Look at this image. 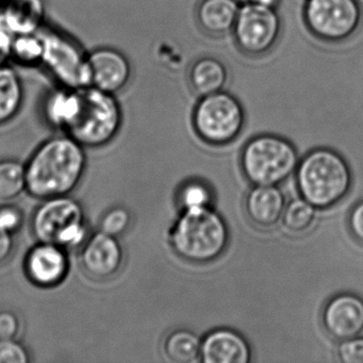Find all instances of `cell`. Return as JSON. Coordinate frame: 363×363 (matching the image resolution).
<instances>
[{
    "label": "cell",
    "mask_w": 363,
    "mask_h": 363,
    "mask_svg": "<svg viewBox=\"0 0 363 363\" xmlns=\"http://www.w3.org/2000/svg\"><path fill=\"white\" fill-rule=\"evenodd\" d=\"M286 197L278 186H254L244 199L246 218L258 228L269 229L281 220Z\"/></svg>",
    "instance_id": "obj_16"
},
{
    "label": "cell",
    "mask_w": 363,
    "mask_h": 363,
    "mask_svg": "<svg viewBox=\"0 0 363 363\" xmlns=\"http://www.w3.org/2000/svg\"><path fill=\"white\" fill-rule=\"evenodd\" d=\"M176 201L182 211L212 207L213 191L203 180H186L178 188Z\"/></svg>",
    "instance_id": "obj_24"
},
{
    "label": "cell",
    "mask_w": 363,
    "mask_h": 363,
    "mask_svg": "<svg viewBox=\"0 0 363 363\" xmlns=\"http://www.w3.org/2000/svg\"><path fill=\"white\" fill-rule=\"evenodd\" d=\"M41 39L42 63L61 84L69 89L90 86L88 58L72 40L55 33H46Z\"/></svg>",
    "instance_id": "obj_10"
},
{
    "label": "cell",
    "mask_w": 363,
    "mask_h": 363,
    "mask_svg": "<svg viewBox=\"0 0 363 363\" xmlns=\"http://www.w3.org/2000/svg\"><path fill=\"white\" fill-rule=\"evenodd\" d=\"M28 350L16 339H0V363H28Z\"/></svg>",
    "instance_id": "obj_27"
},
{
    "label": "cell",
    "mask_w": 363,
    "mask_h": 363,
    "mask_svg": "<svg viewBox=\"0 0 363 363\" xmlns=\"http://www.w3.org/2000/svg\"><path fill=\"white\" fill-rule=\"evenodd\" d=\"M90 86L113 93L122 90L130 78V65L124 55L116 50L103 48L88 57Z\"/></svg>",
    "instance_id": "obj_14"
},
{
    "label": "cell",
    "mask_w": 363,
    "mask_h": 363,
    "mask_svg": "<svg viewBox=\"0 0 363 363\" xmlns=\"http://www.w3.org/2000/svg\"><path fill=\"white\" fill-rule=\"evenodd\" d=\"M245 109L228 91L199 97L192 112L197 137L212 146H225L239 138L245 126Z\"/></svg>",
    "instance_id": "obj_6"
},
{
    "label": "cell",
    "mask_w": 363,
    "mask_h": 363,
    "mask_svg": "<svg viewBox=\"0 0 363 363\" xmlns=\"http://www.w3.org/2000/svg\"><path fill=\"white\" fill-rule=\"evenodd\" d=\"M33 235L40 242L74 248L86 239V227L82 206L65 196L44 199L33 216Z\"/></svg>",
    "instance_id": "obj_7"
},
{
    "label": "cell",
    "mask_w": 363,
    "mask_h": 363,
    "mask_svg": "<svg viewBox=\"0 0 363 363\" xmlns=\"http://www.w3.org/2000/svg\"><path fill=\"white\" fill-rule=\"evenodd\" d=\"M46 118L52 126L86 147L111 142L121 128L122 113L113 94L94 86L69 89L48 99Z\"/></svg>",
    "instance_id": "obj_1"
},
{
    "label": "cell",
    "mask_w": 363,
    "mask_h": 363,
    "mask_svg": "<svg viewBox=\"0 0 363 363\" xmlns=\"http://www.w3.org/2000/svg\"><path fill=\"white\" fill-rule=\"evenodd\" d=\"M80 263L93 279L106 280L118 273L123 263V250L118 238L99 231L84 244Z\"/></svg>",
    "instance_id": "obj_13"
},
{
    "label": "cell",
    "mask_w": 363,
    "mask_h": 363,
    "mask_svg": "<svg viewBox=\"0 0 363 363\" xmlns=\"http://www.w3.org/2000/svg\"><path fill=\"white\" fill-rule=\"evenodd\" d=\"M12 43L13 40L9 33L0 28V67H4L8 58L11 57Z\"/></svg>",
    "instance_id": "obj_33"
},
{
    "label": "cell",
    "mask_w": 363,
    "mask_h": 363,
    "mask_svg": "<svg viewBox=\"0 0 363 363\" xmlns=\"http://www.w3.org/2000/svg\"><path fill=\"white\" fill-rule=\"evenodd\" d=\"M316 216L318 209L301 197L286 203L281 222L290 233H303L313 226Z\"/></svg>",
    "instance_id": "obj_23"
},
{
    "label": "cell",
    "mask_w": 363,
    "mask_h": 363,
    "mask_svg": "<svg viewBox=\"0 0 363 363\" xmlns=\"http://www.w3.org/2000/svg\"><path fill=\"white\" fill-rule=\"evenodd\" d=\"M337 356L342 363H363V337H352L340 342Z\"/></svg>",
    "instance_id": "obj_28"
},
{
    "label": "cell",
    "mask_w": 363,
    "mask_h": 363,
    "mask_svg": "<svg viewBox=\"0 0 363 363\" xmlns=\"http://www.w3.org/2000/svg\"><path fill=\"white\" fill-rule=\"evenodd\" d=\"M21 320L12 310H0V339H16L20 333Z\"/></svg>",
    "instance_id": "obj_29"
},
{
    "label": "cell",
    "mask_w": 363,
    "mask_h": 363,
    "mask_svg": "<svg viewBox=\"0 0 363 363\" xmlns=\"http://www.w3.org/2000/svg\"><path fill=\"white\" fill-rule=\"evenodd\" d=\"M298 152L292 142L264 133L252 138L242 148L241 169L252 186H278L296 172Z\"/></svg>",
    "instance_id": "obj_5"
},
{
    "label": "cell",
    "mask_w": 363,
    "mask_h": 363,
    "mask_svg": "<svg viewBox=\"0 0 363 363\" xmlns=\"http://www.w3.org/2000/svg\"><path fill=\"white\" fill-rule=\"evenodd\" d=\"M252 348L247 340L230 328H216L201 339V361L205 363H248Z\"/></svg>",
    "instance_id": "obj_15"
},
{
    "label": "cell",
    "mask_w": 363,
    "mask_h": 363,
    "mask_svg": "<svg viewBox=\"0 0 363 363\" xmlns=\"http://www.w3.org/2000/svg\"><path fill=\"white\" fill-rule=\"evenodd\" d=\"M323 328L337 341L363 333V299L352 293H340L329 298L322 310Z\"/></svg>",
    "instance_id": "obj_11"
},
{
    "label": "cell",
    "mask_w": 363,
    "mask_h": 363,
    "mask_svg": "<svg viewBox=\"0 0 363 363\" xmlns=\"http://www.w3.org/2000/svg\"><path fill=\"white\" fill-rule=\"evenodd\" d=\"M295 173L299 194L318 210L337 205L352 188L350 165L331 148L308 152L299 160Z\"/></svg>",
    "instance_id": "obj_4"
},
{
    "label": "cell",
    "mask_w": 363,
    "mask_h": 363,
    "mask_svg": "<svg viewBox=\"0 0 363 363\" xmlns=\"http://www.w3.org/2000/svg\"><path fill=\"white\" fill-rule=\"evenodd\" d=\"M303 21L314 39L333 45L347 41L358 31L362 11L358 0H306Z\"/></svg>",
    "instance_id": "obj_8"
},
{
    "label": "cell",
    "mask_w": 363,
    "mask_h": 363,
    "mask_svg": "<svg viewBox=\"0 0 363 363\" xmlns=\"http://www.w3.org/2000/svg\"><path fill=\"white\" fill-rule=\"evenodd\" d=\"M240 7L238 0H199L195 10L197 26L209 37H225L233 31Z\"/></svg>",
    "instance_id": "obj_17"
},
{
    "label": "cell",
    "mask_w": 363,
    "mask_h": 363,
    "mask_svg": "<svg viewBox=\"0 0 363 363\" xmlns=\"http://www.w3.org/2000/svg\"><path fill=\"white\" fill-rule=\"evenodd\" d=\"M14 248L13 233L0 227V263L5 262Z\"/></svg>",
    "instance_id": "obj_32"
},
{
    "label": "cell",
    "mask_w": 363,
    "mask_h": 363,
    "mask_svg": "<svg viewBox=\"0 0 363 363\" xmlns=\"http://www.w3.org/2000/svg\"><path fill=\"white\" fill-rule=\"evenodd\" d=\"M240 4H247V3H252V0H238Z\"/></svg>",
    "instance_id": "obj_34"
},
{
    "label": "cell",
    "mask_w": 363,
    "mask_h": 363,
    "mask_svg": "<svg viewBox=\"0 0 363 363\" xmlns=\"http://www.w3.org/2000/svg\"><path fill=\"white\" fill-rule=\"evenodd\" d=\"M350 233L358 241L363 243V201L357 203L348 216Z\"/></svg>",
    "instance_id": "obj_31"
},
{
    "label": "cell",
    "mask_w": 363,
    "mask_h": 363,
    "mask_svg": "<svg viewBox=\"0 0 363 363\" xmlns=\"http://www.w3.org/2000/svg\"><path fill=\"white\" fill-rule=\"evenodd\" d=\"M43 18V0H8L5 22L11 33L33 35Z\"/></svg>",
    "instance_id": "obj_19"
},
{
    "label": "cell",
    "mask_w": 363,
    "mask_h": 363,
    "mask_svg": "<svg viewBox=\"0 0 363 363\" xmlns=\"http://www.w3.org/2000/svg\"><path fill=\"white\" fill-rule=\"evenodd\" d=\"M282 35L278 9L257 4H242L231 35L238 50L250 58L269 55Z\"/></svg>",
    "instance_id": "obj_9"
},
{
    "label": "cell",
    "mask_w": 363,
    "mask_h": 363,
    "mask_svg": "<svg viewBox=\"0 0 363 363\" xmlns=\"http://www.w3.org/2000/svg\"><path fill=\"white\" fill-rule=\"evenodd\" d=\"M229 238L226 220L212 207L182 211L169 231L175 254L193 264H207L220 258Z\"/></svg>",
    "instance_id": "obj_3"
},
{
    "label": "cell",
    "mask_w": 363,
    "mask_h": 363,
    "mask_svg": "<svg viewBox=\"0 0 363 363\" xmlns=\"http://www.w3.org/2000/svg\"><path fill=\"white\" fill-rule=\"evenodd\" d=\"M22 101L20 78L9 67H0V125L6 124L18 114Z\"/></svg>",
    "instance_id": "obj_21"
},
{
    "label": "cell",
    "mask_w": 363,
    "mask_h": 363,
    "mask_svg": "<svg viewBox=\"0 0 363 363\" xmlns=\"http://www.w3.org/2000/svg\"><path fill=\"white\" fill-rule=\"evenodd\" d=\"M26 191V167L16 160L0 161V201H10Z\"/></svg>",
    "instance_id": "obj_22"
},
{
    "label": "cell",
    "mask_w": 363,
    "mask_h": 363,
    "mask_svg": "<svg viewBox=\"0 0 363 363\" xmlns=\"http://www.w3.org/2000/svg\"><path fill=\"white\" fill-rule=\"evenodd\" d=\"M188 84L196 96L213 94L225 90L229 80L226 65L213 56H201L189 67Z\"/></svg>",
    "instance_id": "obj_18"
},
{
    "label": "cell",
    "mask_w": 363,
    "mask_h": 363,
    "mask_svg": "<svg viewBox=\"0 0 363 363\" xmlns=\"http://www.w3.org/2000/svg\"><path fill=\"white\" fill-rule=\"evenodd\" d=\"M86 152L71 137H58L42 144L26 167V191L46 199L65 196L79 184L86 171Z\"/></svg>",
    "instance_id": "obj_2"
},
{
    "label": "cell",
    "mask_w": 363,
    "mask_h": 363,
    "mask_svg": "<svg viewBox=\"0 0 363 363\" xmlns=\"http://www.w3.org/2000/svg\"><path fill=\"white\" fill-rule=\"evenodd\" d=\"M43 50L41 38L20 35L12 43L11 57L22 65H35L42 62Z\"/></svg>",
    "instance_id": "obj_25"
},
{
    "label": "cell",
    "mask_w": 363,
    "mask_h": 363,
    "mask_svg": "<svg viewBox=\"0 0 363 363\" xmlns=\"http://www.w3.org/2000/svg\"><path fill=\"white\" fill-rule=\"evenodd\" d=\"M131 220L130 212L126 208H112L101 218V231L113 237H120L128 230Z\"/></svg>",
    "instance_id": "obj_26"
},
{
    "label": "cell",
    "mask_w": 363,
    "mask_h": 363,
    "mask_svg": "<svg viewBox=\"0 0 363 363\" xmlns=\"http://www.w3.org/2000/svg\"><path fill=\"white\" fill-rule=\"evenodd\" d=\"M23 214L14 206H4L0 208V227L11 233H16L22 227Z\"/></svg>",
    "instance_id": "obj_30"
},
{
    "label": "cell",
    "mask_w": 363,
    "mask_h": 363,
    "mask_svg": "<svg viewBox=\"0 0 363 363\" xmlns=\"http://www.w3.org/2000/svg\"><path fill=\"white\" fill-rule=\"evenodd\" d=\"M201 339L189 329H176L165 337L163 350L173 362L191 363L201 360Z\"/></svg>",
    "instance_id": "obj_20"
},
{
    "label": "cell",
    "mask_w": 363,
    "mask_h": 363,
    "mask_svg": "<svg viewBox=\"0 0 363 363\" xmlns=\"http://www.w3.org/2000/svg\"><path fill=\"white\" fill-rule=\"evenodd\" d=\"M69 261L65 248L48 242H40L26 256L25 272L33 284L41 288H54L69 273Z\"/></svg>",
    "instance_id": "obj_12"
}]
</instances>
